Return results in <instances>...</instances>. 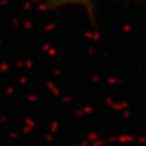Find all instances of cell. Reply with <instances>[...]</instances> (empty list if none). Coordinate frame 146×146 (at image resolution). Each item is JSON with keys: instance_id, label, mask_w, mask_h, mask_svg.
Segmentation results:
<instances>
[{"instance_id": "obj_1", "label": "cell", "mask_w": 146, "mask_h": 146, "mask_svg": "<svg viewBox=\"0 0 146 146\" xmlns=\"http://www.w3.org/2000/svg\"><path fill=\"white\" fill-rule=\"evenodd\" d=\"M44 6L48 10H58L66 6H82L88 11L89 15L93 13V0H43Z\"/></svg>"}]
</instances>
